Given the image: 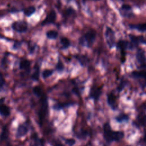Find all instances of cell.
I'll return each instance as SVG.
<instances>
[{"instance_id":"9","label":"cell","mask_w":146,"mask_h":146,"mask_svg":"<svg viewBox=\"0 0 146 146\" xmlns=\"http://www.w3.org/2000/svg\"><path fill=\"white\" fill-rule=\"evenodd\" d=\"M5 98H0V115L4 117H7L10 115V109L4 102Z\"/></svg>"},{"instance_id":"5","label":"cell","mask_w":146,"mask_h":146,"mask_svg":"<svg viewBox=\"0 0 146 146\" xmlns=\"http://www.w3.org/2000/svg\"><path fill=\"white\" fill-rule=\"evenodd\" d=\"M105 38L107 42V44L109 47L112 48L114 46L115 36V32L113 30L109 27H107L105 31Z\"/></svg>"},{"instance_id":"4","label":"cell","mask_w":146,"mask_h":146,"mask_svg":"<svg viewBox=\"0 0 146 146\" xmlns=\"http://www.w3.org/2000/svg\"><path fill=\"white\" fill-rule=\"evenodd\" d=\"M12 29L19 33H25L28 30V25L26 21H18L14 22L11 25Z\"/></svg>"},{"instance_id":"14","label":"cell","mask_w":146,"mask_h":146,"mask_svg":"<svg viewBox=\"0 0 146 146\" xmlns=\"http://www.w3.org/2000/svg\"><path fill=\"white\" fill-rule=\"evenodd\" d=\"M40 65L39 64V63H37L34 68V71L33 73L31 75V79L35 81H38L39 78V75H40Z\"/></svg>"},{"instance_id":"35","label":"cell","mask_w":146,"mask_h":146,"mask_svg":"<svg viewBox=\"0 0 146 146\" xmlns=\"http://www.w3.org/2000/svg\"><path fill=\"white\" fill-rule=\"evenodd\" d=\"M143 140L146 143V132L144 133V137H143Z\"/></svg>"},{"instance_id":"18","label":"cell","mask_w":146,"mask_h":146,"mask_svg":"<svg viewBox=\"0 0 146 146\" xmlns=\"http://www.w3.org/2000/svg\"><path fill=\"white\" fill-rule=\"evenodd\" d=\"M46 35L49 39H56L58 36V32L54 30H51L46 32Z\"/></svg>"},{"instance_id":"16","label":"cell","mask_w":146,"mask_h":146,"mask_svg":"<svg viewBox=\"0 0 146 146\" xmlns=\"http://www.w3.org/2000/svg\"><path fill=\"white\" fill-rule=\"evenodd\" d=\"M73 105V103L70 102H67V103H58L56 104L53 106V108L55 110H60L64 108L68 107L71 106Z\"/></svg>"},{"instance_id":"15","label":"cell","mask_w":146,"mask_h":146,"mask_svg":"<svg viewBox=\"0 0 146 146\" xmlns=\"http://www.w3.org/2000/svg\"><path fill=\"white\" fill-rule=\"evenodd\" d=\"M36 11V8L33 6H29L23 10V14L26 17H30L34 14Z\"/></svg>"},{"instance_id":"23","label":"cell","mask_w":146,"mask_h":146,"mask_svg":"<svg viewBox=\"0 0 146 146\" xmlns=\"http://www.w3.org/2000/svg\"><path fill=\"white\" fill-rule=\"evenodd\" d=\"M137 120L139 123L142 125L146 124V115L144 113H140L137 117Z\"/></svg>"},{"instance_id":"10","label":"cell","mask_w":146,"mask_h":146,"mask_svg":"<svg viewBox=\"0 0 146 146\" xmlns=\"http://www.w3.org/2000/svg\"><path fill=\"white\" fill-rule=\"evenodd\" d=\"M107 103L111 108L116 110L117 107L116 96L112 93H109L107 95Z\"/></svg>"},{"instance_id":"11","label":"cell","mask_w":146,"mask_h":146,"mask_svg":"<svg viewBox=\"0 0 146 146\" xmlns=\"http://www.w3.org/2000/svg\"><path fill=\"white\" fill-rule=\"evenodd\" d=\"M117 47L120 50L121 52H125V50L128 48H132L131 43H128L125 40H120L117 43Z\"/></svg>"},{"instance_id":"17","label":"cell","mask_w":146,"mask_h":146,"mask_svg":"<svg viewBox=\"0 0 146 146\" xmlns=\"http://www.w3.org/2000/svg\"><path fill=\"white\" fill-rule=\"evenodd\" d=\"M136 58L137 61L141 63H144L146 61V57L144 55V52L142 51V50H139L136 54Z\"/></svg>"},{"instance_id":"3","label":"cell","mask_w":146,"mask_h":146,"mask_svg":"<svg viewBox=\"0 0 146 146\" xmlns=\"http://www.w3.org/2000/svg\"><path fill=\"white\" fill-rule=\"evenodd\" d=\"M40 98V108L39 111L38 117L39 124L41 126L43 120L45 119L46 115H47V112L48 111V98L44 93L42 95Z\"/></svg>"},{"instance_id":"31","label":"cell","mask_w":146,"mask_h":146,"mask_svg":"<svg viewBox=\"0 0 146 146\" xmlns=\"http://www.w3.org/2000/svg\"><path fill=\"white\" fill-rule=\"evenodd\" d=\"M65 142L68 146H73L75 144L76 141L74 139H65Z\"/></svg>"},{"instance_id":"26","label":"cell","mask_w":146,"mask_h":146,"mask_svg":"<svg viewBox=\"0 0 146 146\" xmlns=\"http://www.w3.org/2000/svg\"><path fill=\"white\" fill-rule=\"evenodd\" d=\"M76 14V11L72 8V7H69L68 9H67L64 12H63V15L64 17H69L70 15H74Z\"/></svg>"},{"instance_id":"33","label":"cell","mask_w":146,"mask_h":146,"mask_svg":"<svg viewBox=\"0 0 146 146\" xmlns=\"http://www.w3.org/2000/svg\"><path fill=\"white\" fill-rule=\"evenodd\" d=\"M121 9L123 10H125V11H128V10H130L131 9V7L130 5H127V4H124L121 6Z\"/></svg>"},{"instance_id":"8","label":"cell","mask_w":146,"mask_h":146,"mask_svg":"<svg viewBox=\"0 0 146 146\" xmlns=\"http://www.w3.org/2000/svg\"><path fill=\"white\" fill-rule=\"evenodd\" d=\"M102 87L93 86L90 91V98L94 99L95 101H97L102 94Z\"/></svg>"},{"instance_id":"34","label":"cell","mask_w":146,"mask_h":146,"mask_svg":"<svg viewBox=\"0 0 146 146\" xmlns=\"http://www.w3.org/2000/svg\"><path fill=\"white\" fill-rule=\"evenodd\" d=\"M125 83L124 81H122V82L119 84V86H118V87H117L118 91H121V90L123 89V88L124 87V86H125Z\"/></svg>"},{"instance_id":"24","label":"cell","mask_w":146,"mask_h":146,"mask_svg":"<svg viewBox=\"0 0 146 146\" xmlns=\"http://www.w3.org/2000/svg\"><path fill=\"white\" fill-rule=\"evenodd\" d=\"M132 29H137V30L140 31H146V23H143V24H139V25H130L129 26Z\"/></svg>"},{"instance_id":"22","label":"cell","mask_w":146,"mask_h":146,"mask_svg":"<svg viewBox=\"0 0 146 146\" xmlns=\"http://www.w3.org/2000/svg\"><path fill=\"white\" fill-rule=\"evenodd\" d=\"M33 92L34 94L38 98H40L43 94L42 88L39 86H36L34 87L33 88Z\"/></svg>"},{"instance_id":"21","label":"cell","mask_w":146,"mask_h":146,"mask_svg":"<svg viewBox=\"0 0 146 146\" xmlns=\"http://www.w3.org/2000/svg\"><path fill=\"white\" fill-rule=\"evenodd\" d=\"M8 136H9V129L7 125H6L5 127H3L2 129V132L0 135L1 140H6L8 138Z\"/></svg>"},{"instance_id":"29","label":"cell","mask_w":146,"mask_h":146,"mask_svg":"<svg viewBox=\"0 0 146 146\" xmlns=\"http://www.w3.org/2000/svg\"><path fill=\"white\" fill-rule=\"evenodd\" d=\"M36 46V45L34 43H33L31 41H29L28 42V49L30 54H33L34 52Z\"/></svg>"},{"instance_id":"12","label":"cell","mask_w":146,"mask_h":146,"mask_svg":"<svg viewBox=\"0 0 146 146\" xmlns=\"http://www.w3.org/2000/svg\"><path fill=\"white\" fill-rule=\"evenodd\" d=\"M30 66H31V62L26 59H22L20 61L19 67V69L22 70H25L27 72H29L30 70Z\"/></svg>"},{"instance_id":"30","label":"cell","mask_w":146,"mask_h":146,"mask_svg":"<svg viewBox=\"0 0 146 146\" xmlns=\"http://www.w3.org/2000/svg\"><path fill=\"white\" fill-rule=\"evenodd\" d=\"M5 84V80L3 74L0 72V91L2 90Z\"/></svg>"},{"instance_id":"32","label":"cell","mask_w":146,"mask_h":146,"mask_svg":"<svg viewBox=\"0 0 146 146\" xmlns=\"http://www.w3.org/2000/svg\"><path fill=\"white\" fill-rule=\"evenodd\" d=\"M21 44H22V42L17 40L14 42V44H13V48L14 49H18L21 47Z\"/></svg>"},{"instance_id":"7","label":"cell","mask_w":146,"mask_h":146,"mask_svg":"<svg viewBox=\"0 0 146 146\" xmlns=\"http://www.w3.org/2000/svg\"><path fill=\"white\" fill-rule=\"evenodd\" d=\"M56 19V14L54 10L52 9L46 15L44 20L42 22L41 25L45 26L47 25L52 24L55 22Z\"/></svg>"},{"instance_id":"19","label":"cell","mask_w":146,"mask_h":146,"mask_svg":"<svg viewBox=\"0 0 146 146\" xmlns=\"http://www.w3.org/2000/svg\"><path fill=\"white\" fill-rule=\"evenodd\" d=\"M133 77L137 78H143L146 80V71H135L132 72Z\"/></svg>"},{"instance_id":"27","label":"cell","mask_w":146,"mask_h":146,"mask_svg":"<svg viewBox=\"0 0 146 146\" xmlns=\"http://www.w3.org/2000/svg\"><path fill=\"white\" fill-rule=\"evenodd\" d=\"M54 73L53 70H49V69H46L44 70L42 73V76L43 79H46L48 77H50L52 74Z\"/></svg>"},{"instance_id":"2","label":"cell","mask_w":146,"mask_h":146,"mask_svg":"<svg viewBox=\"0 0 146 146\" xmlns=\"http://www.w3.org/2000/svg\"><path fill=\"white\" fill-rule=\"evenodd\" d=\"M96 34V31L94 30H88L79 38V44L83 46L91 47L95 40Z\"/></svg>"},{"instance_id":"6","label":"cell","mask_w":146,"mask_h":146,"mask_svg":"<svg viewBox=\"0 0 146 146\" xmlns=\"http://www.w3.org/2000/svg\"><path fill=\"white\" fill-rule=\"evenodd\" d=\"M29 130V125L27 122H25L19 125L16 132V137L20 138L27 135Z\"/></svg>"},{"instance_id":"20","label":"cell","mask_w":146,"mask_h":146,"mask_svg":"<svg viewBox=\"0 0 146 146\" xmlns=\"http://www.w3.org/2000/svg\"><path fill=\"white\" fill-rule=\"evenodd\" d=\"M76 59L79 61L80 64L84 66H85L88 62V58L86 56L83 55H76L75 56Z\"/></svg>"},{"instance_id":"13","label":"cell","mask_w":146,"mask_h":146,"mask_svg":"<svg viewBox=\"0 0 146 146\" xmlns=\"http://www.w3.org/2000/svg\"><path fill=\"white\" fill-rule=\"evenodd\" d=\"M60 43L62 45V47H61L62 50L67 49L71 46L70 40L67 37H62L60 39Z\"/></svg>"},{"instance_id":"25","label":"cell","mask_w":146,"mask_h":146,"mask_svg":"<svg viewBox=\"0 0 146 146\" xmlns=\"http://www.w3.org/2000/svg\"><path fill=\"white\" fill-rule=\"evenodd\" d=\"M116 120L119 123L123 122V121H127L129 119V117L127 115H125L124 113H121L118 116H117L115 118Z\"/></svg>"},{"instance_id":"1","label":"cell","mask_w":146,"mask_h":146,"mask_svg":"<svg viewBox=\"0 0 146 146\" xmlns=\"http://www.w3.org/2000/svg\"><path fill=\"white\" fill-rule=\"evenodd\" d=\"M104 137L108 142L113 141H119L124 137V132L122 131H113L111 129L110 124L108 123L104 124L103 126Z\"/></svg>"},{"instance_id":"28","label":"cell","mask_w":146,"mask_h":146,"mask_svg":"<svg viewBox=\"0 0 146 146\" xmlns=\"http://www.w3.org/2000/svg\"><path fill=\"white\" fill-rule=\"evenodd\" d=\"M64 68V64H63V62L59 59L58 62H57L56 65V70L59 72H62V71H63Z\"/></svg>"}]
</instances>
